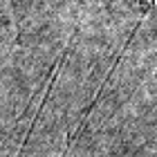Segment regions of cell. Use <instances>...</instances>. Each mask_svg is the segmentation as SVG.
Returning a JSON list of instances; mask_svg holds the SVG:
<instances>
[{
  "label": "cell",
  "instance_id": "6da1fadb",
  "mask_svg": "<svg viewBox=\"0 0 157 157\" xmlns=\"http://www.w3.org/2000/svg\"><path fill=\"white\" fill-rule=\"evenodd\" d=\"M130 2H132V5H137L139 9H148V7H151L155 0H130Z\"/></svg>",
  "mask_w": 157,
  "mask_h": 157
}]
</instances>
